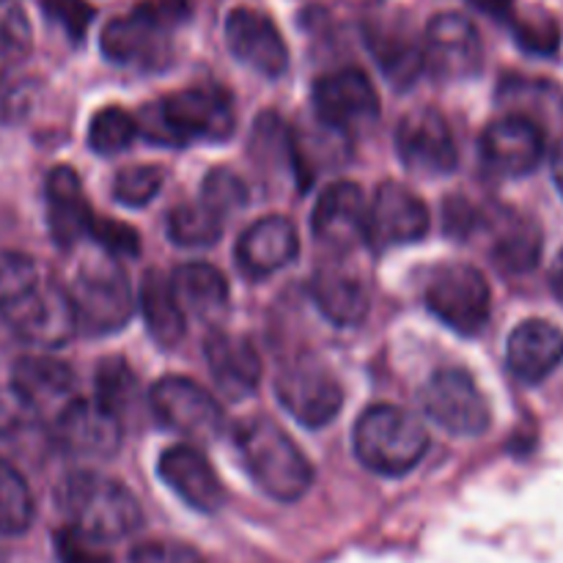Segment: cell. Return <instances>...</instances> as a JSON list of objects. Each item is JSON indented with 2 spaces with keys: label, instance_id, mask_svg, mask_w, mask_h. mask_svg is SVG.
<instances>
[{
  "label": "cell",
  "instance_id": "37",
  "mask_svg": "<svg viewBox=\"0 0 563 563\" xmlns=\"http://www.w3.org/2000/svg\"><path fill=\"white\" fill-rule=\"evenodd\" d=\"M33 27L16 0H0V55L20 60L31 53Z\"/></svg>",
  "mask_w": 563,
  "mask_h": 563
},
{
  "label": "cell",
  "instance_id": "23",
  "mask_svg": "<svg viewBox=\"0 0 563 563\" xmlns=\"http://www.w3.org/2000/svg\"><path fill=\"white\" fill-rule=\"evenodd\" d=\"M506 363L522 383H542L563 363V330L548 319H526L506 341Z\"/></svg>",
  "mask_w": 563,
  "mask_h": 563
},
{
  "label": "cell",
  "instance_id": "38",
  "mask_svg": "<svg viewBox=\"0 0 563 563\" xmlns=\"http://www.w3.org/2000/svg\"><path fill=\"white\" fill-rule=\"evenodd\" d=\"M201 201L218 214H231L247 203V185L229 168H212L201 185Z\"/></svg>",
  "mask_w": 563,
  "mask_h": 563
},
{
  "label": "cell",
  "instance_id": "21",
  "mask_svg": "<svg viewBox=\"0 0 563 563\" xmlns=\"http://www.w3.org/2000/svg\"><path fill=\"white\" fill-rule=\"evenodd\" d=\"M297 253H300L297 225L284 214H269L242 231L240 242H236V267L247 278L262 280L289 267Z\"/></svg>",
  "mask_w": 563,
  "mask_h": 563
},
{
  "label": "cell",
  "instance_id": "13",
  "mask_svg": "<svg viewBox=\"0 0 563 563\" xmlns=\"http://www.w3.org/2000/svg\"><path fill=\"white\" fill-rule=\"evenodd\" d=\"M423 58H427V69L440 80H473L484 66L482 36L465 14L445 11L427 25Z\"/></svg>",
  "mask_w": 563,
  "mask_h": 563
},
{
  "label": "cell",
  "instance_id": "24",
  "mask_svg": "<svg viewBox=\"0 0 563 563\" xmlns=\"http://www.w3.org/2000/svg\"><path fill=\"white\" fill-rule=\"evenodd\" d=\"M207 363L220 394L234 401L251 396L262 383V357L245 335L220 333V330L209 335Z\"/></svg>",
  "mask_w": 563,
  "mask_h": 563
},
{
  "label": "cell",
  "instance_id": "7",
  "mask_svg": "<svg viewBox=\"0 0 563 563\" xmlns=\"http://www.w3.org/2000/svg\"><path fill=\"white\" fill-rule=\"evenodd\" d=\"M275 396L280 407L308 429L328 427L344 407V388L335 374L311 355L297 357L280 368Z\"/></svg>",
  "mask_w": 563,
  "mask_h": 563
},
{
  "label": "cell",
  "instance_id": "3",
  "mask_svg": "<svg viewBox=\"0 0 563 563\" xmlns=\"http://www.w3.org/2000/svg\"><path fill=\"white\" fill-rule=\"evenodd\" d=\"M55 504L75 531L102 544L121 542L143 526L135 495L102 473H69L55 489Z\"/></svg>",
  "mask_w": 563,
  "mask_h": 563
},
{
  "label": "cell",
  "instance_id": "20",
  "mask_svg": "<svg viewBox=\"0 0 563 563\" xmlns=\"http://www.w3.org/2000/svg\"><path fill=\"white\" fill-rule=\"evenodd\" d=\"M157 473L190 509L214 515L225 504V487L214 473L212 462L196 445H170L157 462Z\"/></svg>",
  "mask_w": 563,
  "mask_h": 563
},
{
  "label": "cell",
  "instance_id": "36",
  "mask_svg": "<svg viewBox=\"0 0 563 563\" xmlns=\"http://www.w3.org/2000/svg\"><path fill=\"white\" fill-rule=\"evenodd\" d=\"M163 168L157 165H130L113 176V198L121 207H146L163 190Z\"/></svg>",
  "mask_w": 563,
  "mask_h": 563
},
{
  "label": "cell",
  "instance_id": "4",
  "mask_svg": "<svg viewBox=\"0 0 563 563\" xmlns=\"http://www.w3.org/2000/svg\"><path fill=\"white\" fill-rule=\"evenodd\" d=\"M352 445L363 467L399 478L421 465L429 451V434L405 407L372 405L355 421Z\"/></svg>",
  "mask_w": 563,
  "mask_h": 563
},
{
  "label": "cell",
  "instance_id": "29",
  "mask_svg": "<svg viewBox=\"0 0 563 563\" xmlns=\"http://www.w3.org/2000/svg\"><path fill=\"white\" fill-rule=\"evenodd\" d=\"M141 311L146 319L148 335L157 346L170 350L185 339L187 313L176 297L174 286H170V278H165L157 269L146 273L141 284Z\"/></svg>",
  "mask_w": 563,
  "mask_h": 563
},
{
  "label": "cell",
  "instance_id": "32",
  "mask_svg": "<svg viewBox=\"0 0 563 563\" xmlns=\"http://www.w3.org/2000/svg\"><path fill=\"white\" fill-rule=\"evenodd\" d=\"M223 234V214L203 201L179 203L168 212V236L179 247H209Z\"/></svg>",
  "mask_w": 563,
  "mask_h": 563
},
{
  "label": "cell",
  "instance_id": "15",
  "mask_svg": "<svg viewBox=\"0 0 563 563\" xmlns=\"http://www.w3.org/2000/svg\"><path fill=\"white\" fill-rule=\"evenodd\" d=\"M432 229L429 207L399 181H383L368 203L366 245L377 251L421 242Z\"/></svg>",
  "mask_w": 563,
  "mask_h": 563
},
{
  "label": "cell",
  "instance_id": "30",
  "mask_svg": "<svg viewBox=\"0 0 563 563\" xmlns=\"http://www.w3.org/2000/svg\"><path fill=\"white\" fill-rule=\"evenodd\" d=\"M542 258V231L526 214H509L495 231L493 262L506 273H531Z\"/></svg>",
  "mask_w": 563,
  "mask_h": 563
},
{
  "label": "cell",
  "instance_id": "19",
  "mask_svg": "<svg viewBox=\"0 0 563 563\" xmlns=\"http://www.w3.org/2000/svg\"><path fill=\"white\" fill-rule=\"evenodd\" d=\"M121 418L97 399H71L53 418V438L77 456H113L121 449Z\"/></svg>",
  "mask_w": 563,
  "mask_h": 563
},
{
  "label": "cell",
  "instance_id": "40",
  "mask_svg": "<svg viewBox=\"0 0 563 563\" xmlns=\"http://www.w3.org/2000/svg\"><path fill=\"white\" fill-rule=\"evenodd\" d=\"M53 544L58 563H115L102 542L75 531L71 526L55 531Z\"/></svg>",
  "mask_w": 563,
  "mask_h": 563
},
{
  "label": "cell",
  "instance_id": "10",
  "mask_svg": "<svg viewBox=\"0 0 563 563\" xmlns=\"http://www.w3.org/2000/svg\"><path fill=\"white\" fill-rule=\"evenodd\" d=\"M313 110L324 126L350 135L379 119V93L366 71L346 66L319 77L313 86Z\"/></svg>",
  "mask_w": 563,
  "mask_h": 563
},
{
  "label": "cell",
  "instance_id": "33",
  "mask_svg": "<svg viewBox=\"0 0 563 563\" xmlns=\"http://www.w3.org/2000/svg\"><path fill=\"white\" fill-rule=\"evenodd\" d=\"M33 522V495L11 462L0 460V537H20Z\"/></svg>",
  "mask_w": 563,
  "mask_h": 563
},
{
  "label": "cell",
  "instance_id": "41",
  "mask_svg": "<svg viewBox=\"0 0 563 563\" xmlns=\"http://www.w3.org/2000/svg\"><path fill=\"white\" fill-rule=\"evenodd\" d=\"M42 9L49 22L60 27L71 42H82L93 22V5L88 0H42Z\"/></svg>",
  "mask_w": 563,
  "mask_h": 563
},
{
  "label": "cell",
  "instance_id": "5",
  "mask_svg": "<svg viewBox=\"0 0 563 563\" xmlns=\"http://www.w3.org/2000/svg\"><path fill=\"white\" fill-rule=\"evenodd\" d=\"M69 295L75 302L77 328L88 335L119 333L135 311L130 278L119 258L110 253L97 262L82 264Z\"/></svg>",
  "mask_w": 563,
  "mask_h": 563
},
{
  "label": "cell",
  "instance_id": "45",
  "mask_svg": "<svg viewBox=\"0 0 563 563\" xmlns=\"http://www.w3.org/2000/svg\"><path fill=\"white\" fill-rule=\"evenodd\" d=\"M33 86L22 77H0V121H20L31 110Z\"/></svg>",
  "mask_w": 563,
  "mask_h": 563
},
{
  "label": "cell",
  "instance_id": "6",
  "mask_svg": "<svg viewBox=\"0 0 563 563\" xmlns=\"http://www.w3.org/2000/svg\"><path fill=\"white\" fill-rule=\"evenodd\" d=\"M423 300L440 322L462 335L478 333L487 324L489 308H493V295H489V284L482 269L462 262L434 269Z\"/></svg>",
  "mask_w": 563,
  "mask_h": 563
},
{
  "label": "cell",
  "instance_id": "18",
  "mask_svg": "<svg viewBox=\"0 0 563 563\" xmlns=\"http://www.w3.org/2000/svg\"><path fill=\"white\" fill-rule=\"evenodd\" d=\"M311 229L319 245L346 253L366 242L368 203L363 187L355 181H333L324 187L311 214Z\"/></svg>",
  "mask_w": 563,
  "mask_h": 563
},
{
  "label": "cell",
  "instance_id": "42",
  "mask_svg": "<svg viewBox=\"0 0 563 563\" xmlns=\"http://www.w3.org/2000/svg\"><path fill=\"white\" fill-rule=\"evenodd\" d=\"M91 236L110 256H137L141 253V236L132 225L121 223V220L93 218Z\"/></svg>",
  "mask_w": 563,
  "mask_h": 563
},
{
  "label": "cell",
  "instance_id": "12",
  "mask_svg": "<svg viewBox=\"0 0 563 563\" xmlns=\"http://www.w3.org/2000/svg\"><path fill=\"white\" fill-rule=\"evenodd\" d=\"M5 319L22 341L58 350L77 333V313L71 295L60 286H33L20 300L3 308Z\"/></svg>",
  "mask_w": 563,
  "mask_h": 563
},
{
  "label": "cell",
  "instance_id": "16",
  "mask_svg": "<svg viewBox=\"0 0 563 563\" xmlns=\"http://www.w3.org/2000/svg\"><path fill=\"white\" fill-rule=\"evenodd\" d=\"M168 27L159 25L143 5L132 14L115 16L104 25L99 47L115 66H130L141 71H159L170 64Z\"/></svg>",
  "mask_w": 563,
  "mask_h": 563
},
{
  "label": "cell",
  "instance_id": "34",
  "mask_svg": "<svg viewBox=\"0 0 563 563\" xmlns=\"http://www.w3.org/2000/svg\"><path fill=\"white\" fill-rule=\"evenodd\" d=\"M137 132V119L126 113L124 108H102L93 113L91 124H88V146L91 152H97L99 157H110V154H119L130 146Z\"/></svg>",
  "mask_w": 563,
  "mask_h": 563
},
{
  "label": "cell",
  "instance_id": "46",
  "mask_svg": "<svg viewBox=\"0 0 563 563\" xmlns=\"http://www.w3.org/2000/svg\"><path fill=\"white\" fill-rule=\"evenodd\" d=\"M141 5L159 22V25L168 27V31L190 20V11H192L190 0H146V3Z\"/></svg>",
  "mask_w": 563,
  "mask_h": 563
},
{
  "label": "cell",
  "instance_id": "8",
  "mask_svg": "<svg viewBox=\"0 0 563 563\" xmlns=\"http://www.w3.org/2000/svg\"><path fill=\"white\" fill-rule=\"evenodd\" d=\"M154 418L176 434L207 445L223 434L225 416L214 396L187 377H163L148 390Z\"/></svg>",
  "mask_w": 563,
  "mask_h": 563
},
{
  "label": "cell",
  "instance_id": "27",
  "mask_svg": "<svg viewBox=\"0 0 563 563\" xmlns=\"http://www.w3.org/2000/svg\"><path fill=\"white\" fill-rule=\"evenodd\" d=\"M366 44L383 75L399 88L416 82V77L427 69L423 42H418L407 27L390 25V22H368Z\"/></svg>",
  "mask_w": 563,
  "mask_h": 563
},
{
  "label": "cell",
  "instance_id": "9",
  "mask_svg": "<svg viewBox=\"0 0 563 563\" xmlns=\"http://www.w3.org/2000/svg\"><path fill=\"white\" fill-rule=\"evenodd\" d=\"M423 412L445 432L476 438L489 429V405L465 368H440L421 390Z\"/></svg>",
  "mask_w": 563,
  "mask_h": 563
},
{
  "label": "cell",
  "instance_id": "25",
  "mask_svg": "<svg viewBox=\"0 0 563 563\" xmlns=\"http://www.w3.org/2000/svg\"><path fill=\"white\" fill-rule=\"evenodd\" d=\"M11 388L38 412L58 416L75 399V372L47 355H25L11 368Z\"/></svg>",
  "mask_w": 563,
  "mask_h": 563
},
{
  "label": "cell",
  "instance_id": "2",
  "mask_svg": "<svg viewBox=\"0 0 563 563\" xmlns=\"http://www.w3.org/2000/svg\"><path fill=\"white\" fill-rule=\"evenodd\" d=\"M236 449L253 484L280 504H297L313 484V467L300 445L267 416L245 418L236 427Z\"/></svg>",
  "mask_w": 563,
  "mask_h": 563
},
{
  "label": "cell",
  "instance_id": "31",
  "mask_svg": "<svg viewBox=\"0 0 563 563\" xmlns=\"http://www.w3.org/2000/svg\"><path fill=\"white\" fill-rule=\"evenodd\" d=\"M42 434V416L16 394L0 390V460L11 462V456L33 445Z\"/></svg>",
  "mask_w": 563,
  "mask_h": 563
},
{
  "label": "cell",
  "instance_id": "35",
  "mask_svg": "<svg viewBox=\"0 0 563 563\" xmlns=\"http://www.w3.org/2000/svg\"><path fill=\"white\" fill-rule=\"evenodd\" d=\"M137 379L124 357H104L97 368V401L121 418L126 407L135 405Z\"/></svg>",
  "mask_w": 563,
  "mask_h": 563
},
{
  "label": "cell",
  "instance_id": "43",
  "mask_svg": "<svg viewBox=\"0 0 563 563\" xmlns=\"http://www.w3.org/2000/svg\"><path fill=\"white\" fill-rule=\"evenodd\" d=\"M515 36L520 42V47H526L528 53L537 55H550L559 49V27L550 16H522L515 22Z\"/></svg>",
  "mask_w": 563,
  "mask_h": 563
},
{
  "label": "cell",
  "instance_id": "22",
  "mask_svg": "<svg viewBox=\"0 0 563 563\" xmlns=\"http://www.w3.org/2000/svg\"><path fill=\"white\" fill-rule=\"evenodd\" d=\"M44 198H47V229L55 245L71 247L82 236L91 234L93 212L75 168L58 165L49 170Z\"/></svg>",
  "mask_w": 563,
  "mask_h": 563
},
{
  "label": "cell",
  "instance_id": "11",
  "mask_svg": "<svg viewBox=\"0 0 563 563\" xmlns=\"http://www.w3.org/2000/svg\"><path fill=\"white\" fill-rule=\"evenodd\" d=\"M396 152L401 163L423 176H449L460 163L454 132L438 108H412L396 126Z\"/></svg>",
  "mask_w": 563,
  "mask_h": 563
},
{
  "label": "cell",
  "instance_id": "1",
  "mask_svg": "<svg viewBox=\"0 0 563 563\" xmlns=\"http://www.w3.org/2000/svg\"><path fill=\"white\" fill-rule=\"evenodd\" d=\"M137 132L159 146L181 148L192 141H229L236 130L234 97L225 88L192 86L137 110Z\"/></svg>",
  "mask_w": 563,
  "mask_h": 563
},
{
  "label": "cell",
  "instance_id": "14",
  "mask_svg": "<svg viewBox=\"0 0 563 563\" xmlns=\"http://www.w3.org/2000/svg\"><path fill=\"white\" fill-rule=\"evenodd\" d=\"M478 148H482V163L489 174L500 179H520L542 165L548 143L537 121L511 113L484 130Z\"/></svg>",
  "mask_w": 563,
  "mask_h": 563
},
{
  "label": "cell",
  "instance_id": "47",
  "mask_svg": "<svg viewBox=\"0 0 563 563\" xmlns=\"http://www.w3.org/2000/svg\"><path fill=\"white\" fill-rule=\"evenodd\" d=\"M550 168H553V179H555V185H559V190L563 196V135L559 137V143H555L553 157H550Z\"/></svg>",
  "mask_w": 563,
  "mask_h": 563
},
{
  "label": "cell",
  "instance_id": "17",
  "mask_svg": "<svg viewBox=\"0 0 563 563\" xmlns=\"http://www.w3.org/2000/svg\"><path fill=\"white\" fill-rule=\"evenodd\" d=\"M225 44L242 66H247L256 75L269 77V80L289 69V47H286L284 36L275 27V22L256 9L236 5L229 11Z\"/></svg>",
  "mask_w": 563,
  "mask_h": 563
},
{
  "label": "cell",
  "instance_id": "26",
  "mask_svg": "<svg viewBox=\"0 0 563 563\" xmlns=\"http://www.w3.org/2000/svg\"><path fill=\"white\" fill-rule=\"evenodd\" d=\"M311 297L317 302L319 313L335 328H355L372 311V295L363 284L361 275L350 273L339 264L317 269L311 280Z\"/></svg>",
  "mask_w": 563,
  "mask_h": 563
},
{
  "label": "cell",
  "instance_id": "28",
  "mask_svg": "<svg viewBox=\"0 0 563 563\" xmlns=\"http://www.w3.org/2000/svg\"><path fill=\"white\" fill-rule=\"evenodd\" d=\"M170 286H174L176 297H179L187 317L214 322V319L223 317L225 308H229V284H225L223 273L214 269L212 264H179V267L174 269V275H170Z\"/></svg>",
  "mask_w": 563,
  "mask_h": 563
},
{
  "label": "cell",
  "instance_id": "39",
  "mask_svg": "<svg viewBox=\"0 0 563 563\" xmlns=\"http://www.w3.org/2000/svg\"><path fill=\"white\" fill-rule=\"evenodd\" d=\"M38 286L36 264L25 253H0V308L20 300L22 295Z\"/></svg>",
  "mask_w": 563,
  "mask_h": 563
},
{
  "label": "cell",
  "instance_id": "44",
  "mask_svg": "<svg viewBox=\"0 0 563 563\" xmlns=\"http://www.w3.org/2000/svg\"><path fill=\"white\" fill-rule=\"evenodd\" d=\"M130 563H207L196 548L170 539H152L132 548Z\"/></svg>",
  "mask_w": 563,
  "mask_h": 563
},
{
  "label": "cell",
  "instance_id": "48",
  "mask_svg": "<svg viewBox=\"0 0 563 563\" xmlns=\"http://www.w3.org/2000/svg\"><path fill=\"white\" fill-rule=\"evenodd\" d=\"M550 284H553L555 297L563 302V256L559 258V264L553 267V275H550Z\"/></svg>",
  "mask_w": 563,
  "mask_h": 563
}]
</instances>
